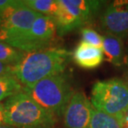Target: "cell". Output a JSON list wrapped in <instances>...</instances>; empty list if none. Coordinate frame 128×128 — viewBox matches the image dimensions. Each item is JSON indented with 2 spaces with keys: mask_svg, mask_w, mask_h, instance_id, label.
Returning <instances> with one entry per match:
<instances>
[{
  "mask_svg": "<svg viewBox=\"0 0 128 128\" xmlns=\"http://www.w3.org/2000/svg\"><path fill=\"white\" fill-rule=\"evenodd\" d=\"M70 52L65 48L49 47L24 52L12 66V75L24 86L32 85L49 76L64 72Z\"/></svg>",
  "mask_w": 128,
  "mask_h": 128,
  "instance_id": "1",
  "label": "cell"
},
{
  "mask_svg": "<svg viewBox=\"0 0 128 128\" xmlns=\"http://www.w3.org/2000/svg\"><path fill=\"white\" fill-rule=\"evenodd\" d=\"M56 116L41 106L28 94L19 92L4 102V124L15 128H50Z\"/></svg>",
  "mask_w": 128,
  "mask_h": 128,
  "instance_id": "2",
  "label": "cell"
},
{
  "mask_svg": "<svg viewBox=\"0 0 128 128\" xmlns=\"http://www.w3.org/2000/svg\"><path fill=\"white\" fill-rule=\"evenodd\" d=\"M24 92L54 116H62L74 91L64 73L44 78L24 86Z\"/></svg>",
  "mask_w": 128,
  "mask_h": 128,
  "instance_id": "3",
  "label": "cell"
},
{
  "mask_svg": "<svg viewBox=\"0 0 128 128\" xmlns=\"http://www.w3.org/2000/svg\"><path fill=\"white\" fill-rule=\"evenodd\" d=\"M103 2L99 0H58L54 18L58 34L63 36L90 22Z\"/></svg>",
  "mask_w": 128,
  "mask_h": 128,
  "instance_id": "4",
  "label": "cell"
},
{
  "mask_svg": "<svg viewBox=\"0 0 128 128\" xmlns=\"http://www.w3.org/2000/svg\"><path fill=\"white\" fill-rule=\"evenodd\" d=\"M90 100L96 110L117 118L128 107V85L120 78L97 81Z\"/></svg>",
  "mask_w": 128,
  "mask_h": 128,
  "instance_id": "5",
  "label": "cell"
},
{
  "mask_svg": "<svg viewBox=\"0 0 128 128\" xmlns=\"http://www.w3.org/2000/svg\"><path fill=\"white\" fill-rule=\"evenodd\" d=\"M38 15L24 1H15L1 17L0 42L14 46L28 34Z\"/></svg>",
  "mask_w": 128,
  "mask_h": 128,
  "instance_id": "6",
  "label": "cell"
},
{
  "mask_svg": "<svg viewBox=\"0 0 128 128\" xmlns=\"http://www.w3.org/2000/svg\"><path fill=\"white\" fill-rule=\"evenodd\" d=\"M56 33L57 26L54 19L39 14L28 34L12 47L24 52L49 48Z\"/></svg>",
  "mask_w": 128,
  "mask_h": 128,
  "instance_id": "7",
  "label": "cell"
},
{
  "mask_svg": "<svg viewBox=\"0 0 128 128\" xmlns=\"http://www.w3.org/2000/svg\"><path fill=\"white\" fill-rule=\"evenodd\" d=\"M94 107L83 92H74L63 112L66 128H88Z\"/></svg>",
  "mask_w": 128,
  "mask_h": 128,
  "instance_id": "8",
  "label": "cell"
},
{
  "mask_svg": "<svg viewBox=\"0 0 128 128\" xmlns=\"http://www.w3.org/2000/svg\"><path fill=\"white\" fill-rule=\"evenodd\" d=\"M100 24L106 34L120 38L128 36V0L111 2L102 14Z\"/></svg>",
  "mask_w": 128,
  "mask_h": 128,
  "instance_id": "9",
  "label": "cell"
},
{
  "mask_svg": "<svg viewBox=\"0 0 128 128\" xmlns=\"http://www.w3.org/2000/svg\"><path fill=\"white\" fill-rule=\"evenodd\" d=\"M72 58L81 68L93 69L101 65L105 57L102 48L93 47L81 41L73 51Z\"/></svg>",
  "mask_w": 128,
  "mask_h": 128,
  "instance_id": "10",
  "label": "cell"
},
{
  "mask_svg": "<svg viewBox=\"0 0 128 128\" xmlns=\"http://www.w3.org/2000/svg\"><path fill=\"white\" fill-rule=\"evenodd\" d=\"M102 48L106 60L112 65L120 66L126 61L122 38L106 33L102 36Z\"/></svg>",
  "mask_w": 128,
  "mask_h": 128,
  "instance_id": "11",
  "label": "cell"
},
{
  "mask_svg": "<svg viewBox=\"0 0 128 128\" xmlns=\"http://www.w3.org/2000/svg\"><path fill=\"white\" fill-rule=\"evenodd\" d=\"M24 2L33 11L53 19L58 10V0H25Z\"/></svg>",
  "mask_w": 128,
  "mask_h": 128,
  "instance_id": "12",
  "label": "cell"
},
{
  "mask_svg": "<svg viewBox=\"0 0 128 128\" xmlns=\"http://www.w3.org/2000/svg\"><path fill=\"white\" fill-rule=\"evenodd\" d=\"M24 86L14 76H5L0 78V102L2 100L22 92Z\"/></svg>",
  "mask_w": 128,
  "mask_h": 128,
  "instance_id": "13",
  "label": "cell"
},
{
  "mask_svg": "<svg viewBox=\"0 0 128 128\" xmlns=\"http://www.w3.org/2000/svg\"><path fill=\"white\" fill-rule=\"evenodd\" d=\"M88 128H123L119 120L115 116L93 110L92 116Z\"/></svg>",
  "mask_w": 128,
  "mask_h": 128,
  "instance_id": "14",
  "label": "cell"
},
{
  "mask_svg": "<svg viewBox=\"0 0 128 128\" xmlns=\"http://www.w3.org/2000/svg\"><path fill=\"white\" fill-rule=\"evenodd\" d=\"M24 52L6 42H0V62L14 66L24 57Z\"/></svg>",
  "mask_w": 128,
  "mask_h": 128,
  "instance_id": "15",
  "label": "cell"
},
{
  "mask_svg": "<svg viewBox=\"0 0 128 128\" xmlns=\"http://www.w3.org/2000/svg\"><path fill=\"white\" fill-rule=\"evenodd\" d=\"M82 41L93 47H102V36L100 35L95 30L88 27H84L81 29Z\"/></svg>",
  "mask_w": 128,
  "mask_h": 128,
  "instance_id": "16",
  "label": "cell"
},
{
  "mask_svg": "<svg viewBox=\"0 0 128 128\" xmlns=\"http://www.w3.org/2000/svg\"><path fill=\"white\" fill-rule=\"evenodd\" d=\"M5 76H14L12 75V66L0 62V78Z\"/></svg>",
  "mask_w": 128,
  "mask_h": 128,
  "instance_id": "17",
  "label": "cell"
},
{
  "mask_svg": "<svg viewBox=\"0 0 128 128\" xmlns=\"http://www.w3.org/2000/svg\"><path fill=\"white\" fill-rule=\"evenodd\" d=\"M14 2L12 0H0V18L11 5L14 4Z\"/></svg>",
  "mask_w": 128,
  "mask_h": 128,
  "instance_id": "18",
  "label": "cell"
},
{
  "mask_svg": "<svg viewBox=\"0 0 128 128\" xmlns=\"http://www.w3.org/2000/svg\"><path fill=\"white\" fill-rule=\"evenodd\" d=\"M117 119L119 120V122H121L122 126H128V107L125 110L123 113H122L120 116L117 117Z\"/></svg>",
  "mask_w": 128,
  "mask_h": 128,
  "instance_id": "19",
  "label": "cell"
},
{
  "mask_svg": "<svg viewBox=\"0 0 128 128\" xmlns=\"http://www.w3.org/2000/svg\"><path fill=\"white\" fill-rule=\"evenodd\" d=\"M4 124V103L0 102V126Z\"/></svg>",
  "mask_w": 128,
  "mask_h": 128,
  "instance_id": "20",
  "label": "cell"
},
{
  "mask_svg": "<svg viewBox=\"0 0 128 128\" xmlns=\"http://www.w3.org/2000/svg\"><path fill=\"white\" fill-rule=\"evenodd\" d=\"M0 128H15V127L8 126V125H2V126H0Z\"/></svg>",
  "mask_w": 128,
  "mask_h": 128,
  "instance_id": "21",
  "label": "cell"
},
{
  "mask_svg": "<svg viewBox=\"0 0 128 128\" xmlns=\"http://www.w3.org/2000/svg\"><path fill=\"white\" fill-rule=\"evenodd\" d=\"M126 64H127V76H126V83L128 85V58L126 59Z\"/></svg>",
  "mask_w": 128,
  "mask_h": 128,
  "instance_id": "22",
  "label": "cell"
},
{
  "mask_svg": "<svg viewBox=\"0 0 128 128\" xmlns=\"http://www.w3.org/2000/svg\"><path fill=\"white\" fill-rule=\"evenodd\" d=\"M0 28H1V18H0Z\"/></svg>",
  "mask_w": 128,
  "mask_h": 128,
  "instance_id": "23",
  "label": "cell"
},
{
  "mask_svg": "<svg viewBox=\"0 0 128 128\" xmlns=\"http://www.w3.org/2000/svg\"><path fill=\"white\" fill-rule=\"evenodd\" d=\"M123 128H128V126H125V127H123Z\"/></svg>",
  "mask_w": 128,
  "mask_h": 128,
  "instance_id": "24",
  "label": "cell"
}]
</instances>
